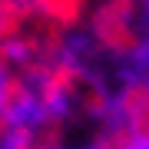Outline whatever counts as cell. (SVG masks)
<instances>
[{
  "label": "cell",
  "mask_w": 149,
  "mask_h": 149,
  "mask_svg": "<svg viewBox=\"0 0 149 149\" xmlns=\"http://www.w3.org/2000/svg\"><path fill=\"white\" fill-rule=\"evenodd\" d=\"M13 27H17V10L7 3V0H0V43L13 33Z\"/></svg>",
  "instance_id": "obj_3"
},
{
  "label": "cell",
  "mask_w": 149,
  "mask_h": 149,
  "mask_svg": "<svg viewBox=\"0 0 149 149\" xmlns=\"http://www.w3.org/2000/svg\"><path fill=\"white\" fill-rule=\"evenodd\" d=\"M13 83H17V76H13V66L7 63L3 56H0V126H3V119H7V109H10Z\"/></svg>",
  "instance_id": "obj_2"
},
{
  "label": "cell",
  "mask_w": 149,
  "mask_h": 149,
  "mask_svg": "<svg viewBox=\"0 0 149 149\" xmlns=\"http://www.w3.org/2000/svg\"><path fill=\"white\" fill-rule=\"evenodd\" d=\"M17 13H43V17H53L60 23H76L86 7V0H7Z\"/></svg>",
  "instance_id": "obj_1"
}]
</instances>
